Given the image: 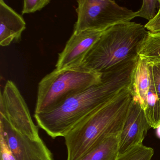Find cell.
I'll return each instance as SVG.
<instances>
[{
	"mask_svg": "<svg viewBox=\"0 0 160 160\" xmlns=\"http://www.w3.org/2000/svg\"><path fill=\"white\" fill-rule=\"evenodd\" d=\"M138 58L103 73L102 82L66 99L52 109L34 114L38 126L52 138L64 137L77 125L131 86Z\"/></svg>",
	"mask_w": 160,
	"mask_h": 160,
	"instance_id": "1",
	"label": "cell"
},
{
	"mask_svg": "<svg viewBox=\"0 0 160 160\" xmlns=\"http://www.w3.org/2000/svg\"><path fill=\"white\" fill-rule=\"evenodd\" d=\"M132 99L130 86L70 131L64 137L67 160H79L108 138L119 134Z\"/></svg>",
	"mask_w": 160,
	"mask_h": 160,
	"instance_id": "2",
	"label": "cell"
},
{
	"mask_svg": "<svg viewBox=\"0 0 160 160\" xmlns=\"http://www.w3.org/2000/svg\"><path fill=\"white\" fill-rule=\"evenodd\" d=\"M144 26L130 22L105 31L80 66L97 72H105L119 64L138 58L148 35Z\"/></svg>",
	"mask_w": 160,
	"mask_h": 160,
	"instance_id": "3",
	"label": "cell"
},
{
	"mask_svg": "<svg viewBox=\"0 0 160 160\" xmlns=\"http://www.w3.org/2000/svg\"><path fill=\"white\" fill-rule=\"evenodd\" d=\"M102 75L81 66L55 69L38 84L35 114L48 111L73 95L99 84Z\"/></svg>",
	"mask_w": 160,
	"mask_h": 160,
	"instance_id": "4",
	"label": "cell"
},
{
	"mask_svg": "<svg viewBox=\"0 0 160 160\" xmlns=\"http://www.w3.org/2000/svg\"><path fill=\"white\" fill-rule=\"evenodd\" d=\"M76 9L77 20L73 32L104 31L137 17L136 12L119 5L111 0H78Z\"/></svg>",
	"mask_w": 160,
	"mask_h": 160,
	"instance_id": "5",
	"label": "cell"
},
{
	"mask_svg": "<svg viewBox=\"0 0 160 160\" xmlns=\"http://www.w3.org/2000/svg\"><path fill=\"white\" fill-rule=\"evenodd\" d=\"M0 117L22 134L33 139L41 138L38 127L31 116L28 105L12 80L6 82L0 96Z\"/></svg>",
	"mask_w": 160,
	"mask_h": 160,
	"instance_id": "6",
	"label": "cell"
},
{
	"mask_svg": "<svg viewBox=\"0 0 160 160\" xmlns=\"http://www.w3.org/2000/svg\"><path fill=\"white\" fill-rule=\"evenodd\" d=\"M0 133L16 160H54L53 154L42 138L33 139L14 129L0 117Z\"/></svg>",
	"mask_w": 160,
	"mask_h": 160,
	"instance_id": "7",
	"label": "cell"
},
{
	"mask_svg": "<svg viewBox=\"0 0 160 160\" xmlns=\"http://www.w3.org/2000/svg\"><path fill=\"white\" fill-rule=\"evenodd\" d=\"M150 125L137 99L133 96L119 137L118 154L122 155L135 146L143 144Z\"/></svg>",
	"mask_w": 160,
	"mask_h": 160,
	"instance_id": "8",
	"label": "cell"
},
{
	"mask_svg": "<svg viewBox=\"0 0 160 160\" xmlns=\"http://www.w3.org/2000/svg\"><path fill=\"white\" fill-rule=\"evenodd\" d=\"M105 31L87 30L73 32L63 50L58 54L56 69L80 66Z\"/></svg>",
	"mask_w": 160,
	"mask_h": 160,
	"instance_id": "9",
	"label": "cell"
},
{
	"mask_svg": "<svg viewBox=\"0 0 160 160\" xmlns=\"http://www.w3.org/2000/svg\"><path fill=\"white\" fill-rule=\"evenodd\" d=\"M26 29L23 18L2 0H0V45L8 46L21 41Z\"/></svg>",
	"mask_w": 160,
	"mask_h": 160,
	"instance_id": "10",
	"label": "cell"
},
{
	"mask_svg": "<svg viewBox=\"0 0 160 160\" xmlns=\"http://www.w3.org/2000/svg\"><path fill=\"white\" fill-rule=\"evenodd\" d=\"M151 84L149 62L143 58L138 57L132 78L131 89L133 96L138 99L145 110L147 99Z\"/></svg>",
	"mask_w": 160,
	"mask_h": 160,
	"instance_id": "11",
	"label": "cell"
},
{
	"mask_svg": "<svg viewBox=\"0 0 160 160\" xmlns=\"http://www.w3.org/2000/svg\"><path fill=\"white\" fill-rule=\"evenodd\" d=\"M119 135H113L108 138L79 160H116L119 156Z\"/></svg>",
	"mask_w": 160,
	"mask_h": 160,
	"instance_id": "12",
	"label": "cell"
},
{
	"mask_svg": "<svg viewBox=\"0 0 160 160\" xmlns=\"http://www.w3.org/2000/svg\"><path fill=\"white\" fill-rule=\"evenodd\" d=\"M138 56L149 63L160 62V32L152 33L148 31L138 51Z\"/></svg>",
	"mask_w": 160,
	"mask_h": 160,
	"instance_id": "13",
	"label": "cell"
},
{
	"mask_svg": "<svg viewBox=\"0 0 160 160\" xmlns=\"http://www.w3.org/2000/svg\"><path fill=\"white\" fill-rule=\"evenodd\" d=\"M153 153L152 148L141 144L119 155L116 160H151Z\"/></svg>",
	"mask_w": 160,
	"mask_h": 160,
	"instance_id": "14",
	"label": "cell"
},
{
	"mask_svg": "<svg viewBox=\"0 0 160 160\" xmlns=\"http://www.w3.org/2000/svg\"><path fill=\"white\" fill-rule=\"evenodd\" d=\"M159 0H144L140 10L136 12L137 17L151 21L156 16L160 8Z\"/></svg>",
	"mask_w": 160,
	"mask_h": 160,
	"instance_id": "15",
	"label": "cell"
},
{
	"mask_svg": "<svg viewBox=\"0 0 160 160\" xmlns=\"http://www.w3.org/2000/svg\"><path fill=\"white\" fill-rule=\"evenodd\" d=\"M50 2V0H25L22 14L32 13L41 11Z\"/></svg>",
	"mask_w": 160,
	"mask_h": 160,
	"instance_id": "16",
	"label": "cell"
},
{
	"mask_svg": "<svg viewBox=\"0 0 160 160\" xmlns=\"http://www.w3.org/2000/svg\"><path fill=\"white\" fill-rule=\"evenodd\" d=\"M150 77L160 106V62H149Z\"/></svg>",
	"mask_w": 160,
	"mask_h": 160,
	"instance_id": "17",
	"label": "cell"
},
{
	"mask_svg": "<svg viewBox=\"0 0 160 160\" xmlns=\"http://www.w3.org/2000/svg\"><path fill=\"white\" fill-rule=\"evenodd\" d=\"M1 146V160H16L12 154L6 140L1 133H0Z\"/></svg>",
	"mask_w": 160,
	"mask_h": 160,
	"instance_id": "18",
	"label": "cell"
},
{
	"mask_svg": "<svg viewBox=\"0 0 160 160\" xmlns=\"http://www.w3.org/2000/svg\"><path fill=\"white\" fill-rule=\"evenodd\" d=\"M159 2L160 4V0H159ZM144 27L149 32L152 33L160 32V7L155 18L148 22Z\"/></svg>",
	"mask_w": 160,
	"mask_h": 160,
	"instance_id": "19",
	"label": "cell"
},
{
	"mask_svg": "<svg viewBox=\"0 0 160 160\" xmlns=\"http://www.w3.org/2000/svg\"><path fill=\"white\" fill-rule=\"evenodd\" d=\"M155 129H156V136L158 138H160V125H159Z\"/></svg>",
	"mask_w": 160,
	"mask_h": 160,
	"instance_id": "20",
	"label": "cell"
}]
</instances>
